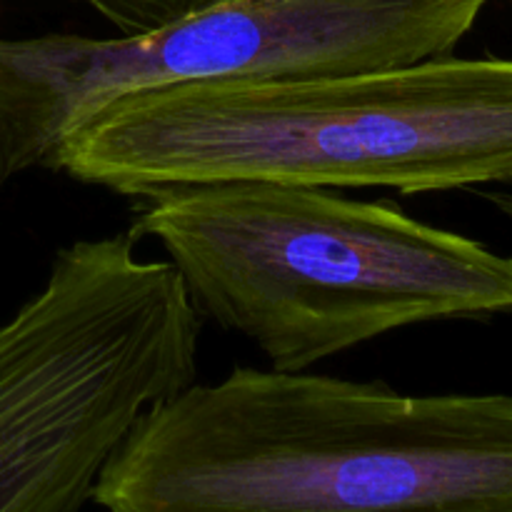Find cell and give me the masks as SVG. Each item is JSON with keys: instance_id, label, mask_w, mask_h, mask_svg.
Masks as SVG:
<instances>
[{"instance_id": "cell-6", "label": "cell", "mask_w": 512, "mask_h": 512, "mask_svg": "<svg viewBox=\"0 0 512 512\" xmlns=\"http://www.w3.org/2000/svg\"><path fill=\"white\" fill-rule=\"evenodd\" d=\"M83 3H88L100 18H120V15L135 13L153 0H83Z\"/></svg>"}, {"instance_id": "cell-2", "label": "cell", "mask_w": 512, "mask_h": 512, "mask_svg": "<svg viewBox=\"0 0 512 512\" xmlns=\"http://www.w3.org/2000/svg\"><path fill=\"white\" fill-rule=\"evenodd\" d=\"M55 173L130 198L225 180L403 195L512 185V60L450 53L140 90L80 123Z\"/></svg>"}, {"instance_id": "cell-4", "label": "cell", "mask_w": 512, "mask_h": 512, "mask_svg": "<svg viewBox=\"0 0 512 512\" xmlns=\"http://www.w3.org/2000/svg\"><path fill=\"white\" fill-rule=\"evenodd\" d=\"M138 240L60 248L0 323V512H80L140 415L195 383L200 313Z\"/></svg>"}, {"instance_id": "cell-8", "label": "cell", "mask_w": 512, "mask_h": 512, "mask_svg": "<svg viewBox=\"0 0 512 512\" xmlns=\"http://www.w3.org/2000/svg\"><path fill=\"white\" fill-rule=\"evenodd\" d=\"M508 3H512V0H508Z\"/></svg>"}, {"instance_id": "cell-3", "label": "cell", "mask_w": 512, "mask_h": 512, "mask_svg": "<svg viewBox=\"0 0 512 512\" xmlns=\"http://www.w3.org/2000/svg\"><path fill=\"white\" fill-rule=\"evenodd\" d=\"M143 200L135 233L158 240L200 315L275 370H310L408 325L512 315V255L390 200L268 180Z\"/></svg>"}, {"instance_id": "cell-7", "label": "cell", "mask_w": 512, "mask_h": 512, "mask_svg": "<svg viewBox=\"0 0 512 512\" xmlns=\"http://www.w3.org/2000/svg\"><path fill=\"white\" fill-rule=\"evenodd\" d=\"M483 198L512 220V190H488V193H483Z\"/></svg>"}, {"instance_id": "cell-5", "label": "cell", "mask_w": 512, "mask_h": 512, "mask_svg": "<svg viewBox=\"0 0 512 512\" xmlns=\"http://www.w3.org/2000/svg\"><path fill=\"white\" fill-rule=\"evenodd\" d=\"M488 0H205L138 35L0 38V183L58 168L110 100L218 80L393 68L450 55Z\"/></svg>"}, {"instance_id": "cell-1", "label": "cell", "mask_w": 512, "mask_h": 512, "mask_svg": "<svg viewBox=\"0 0 512 512\" xmlns=\"http://www.w3.org/2000/svg\"><path fill=\"white\" fill-rule=\"evenodd\" d=\"M105 512H512V395L233 368L145 410Z\"/></svg>"}]
</instances>
